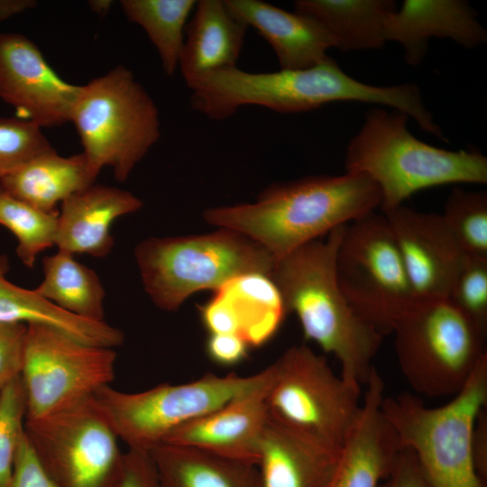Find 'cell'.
Wrapping results in <instances>:
<instances>
[{
  "instance_id": "cell-3",
  "label": "cell",
  "mask_w": 487,
  "mask_h": 487,
  "mask_svg": "<svg viewBox=\"0 0 487 487\" xmlns=\"http://www.w3.org/2000/svg\"><path fill=\"white\" fill-rule=\"evenodd\" d=\"M408 118L401 111L372 108L346 149V172L364 175L378 186L382 213L424 188L487 182L484 155L429 145L409 131Z\"/></svg>"
},
{
  "instance_id": "cell-10",
  "label": "cell",
  "mask_w": 487,
  "mask_h": 487,
  "mask_svg": "<svg viewBox=\"0 0 487 487\" xmlns=\"http://www.w3.org/2000/svg\"><path fill=\"white\" fill-rule=\"evenodd\" d=\"M24 432L55 487H118L124 453L93 395L25 419Z\"/></svg>"
},
{
  "instance_id": "cell-38",
  "label": "cell",
  "mask_w": 487,
  "mask_h": 487,
  "mask_svg": "<svg viewBox=\"0 0 487 487\" xmlns=\"http://www.w3.org/2000/svg\"><path fill=\"white\" fill-rule=\"evenodd\" d=\"M380 487H429L413 452L404 447L399 460L387 478V482Z\"/></svg>"
},
{
  "instance_id": "cell-24",
  "label": "cell",
  "mask_w": 487,
  "mask_h": 487,
  "mask_svg": "<svg viewBox=\"0 0 487 487\" xmlns=\"http://www.w3.org/2000/svg\"><path fill=\"white\" fill-rule=\"evenodd\" d=\"M149 453L158 487H261L257 467L252 463L164 443Z\"/></svg>"
},
{
  "instance_id": "cell-15",
  "label": "cell",
  "mask_w": 487,
  "mask_h": 487,
  "mask_svg": "<svg viewBox=\"0 0 487 487\" xmlns=\"http://www.w3.org/2000/svg\"><path fill=\"white\" fill-rule=\"evenodd\" d=\"M365 386L360 413L339 450L327 487H380L404 448L382 409L384 382L375 367Z\"/></svg>"
},
{
  "instance_id": "cell-8",
  "label": "cell",
  "mask_w": 487,
  "mask_h": 487,
  "mask_svg": "<svg viewBox=\"0 0 487 487\" xmlns=\"http://www.w3.org/2000/svg\"><path fill=\"white\" fill-rule=\"evenodd\" d=\"M271 365L251 376L212 372L187 383H161L140 392L106 385L93 397L118 439L149 452L174 429L270 383Z\"/></svg>"
},
{
  "instance_id": "cell-9",
  "label": "cell",
  "mask_w": 487,
  "mask_h": 487,
  "mask_svg": "<svg viewBox=\"0 0 487 487\" xmlns=\"http://www.w3.org/2000/svg\"><path fill=\"white\" fill-rule=\"evenodd\" d=\"M271 367L269 414L340 450L361 410V386L337 375L324 356L304 345L286 350Z\"/></svg>"
},
{
  "instance_id": "cell-40",
  "label": "cell",
  "mask_w": 487,
  "mask_h": 487,
  "mask_svg": "<svg viewBox=\"0 0 487 487\" xmlns=\"http://www.w3.org/2000/svg\"><path fill=\"white\" fill-rule=\"evenodd\" d=\"M37 5L34 0H0V22L33 9Z\"/></svg>"
},
{
  "instance_id": "cell-37",
  "label": "cell",
  "mask_w": 487,
  "mask_h": 487,
  "mask_svg": "<svg viewBox=\"0 0 487 487\" xmlns=\"http://www.w3.org/2000/svg\"><path fill=\"white\" fill-rule=\"evenodd\" d=\"M118 487H158L156 468L149 452L128 448Z\"/></svg>"
},
{
  "instance_id": "cell-11",
  "label": "cell",
  "mask_w": 487,
  "mask_h": 487,
  "mask_svg": "<svg viewBox=\"0 0 487 487\" xmlns=\"http://www.w3.org/2000/svg\"><path fill=\"white\" fill-rule=\"evenodd\" d=\"M335 274L354 312L383 336L418 299L389 224L375 211L345 225Z\"/></svg>"
},
{
  "instance_id": "cell-2",
  "label": "cell",
  "mask_w": 487,
  "mask_h": 487,
  "mask_svg": "<svg viewBox=\"0 0 487 487\" xmlns=\"http://www.w3.org/2000/svg\"><path fill=\"white\" fill-rule=\"evenodd\" d=\"M345 225L331 231L326 240L309 242L278 258L271 278L288 313L297 316L305 338L333 354L340 375L361 386L374 368L383 335L354 312L338 286L335 258Z\"/></svg>"
},
{
  "instance_id": "cell-27",
  "label": "cell",
  "mask_w": 487,
  "mask_h": 487,
  "mask_svg": "<svg viewBox=\"0 0 487 487\" xmlns=\"http://www.w3.org/2000/svg\"><path fill=\"white\" fill-rule=\"evenodd\" d=\"M43 280L35 291L60 308L93 321H104L105 289L92 269L59 251L43 258Z\"/></svg>"
},
{
  "instance_id": "cell-19",
  "label": "cell",
  "mask_w": 487,
  "mask_h": 487,
  "mask_svg": "<svg viewBox=\"0 0 487 487\" xmlns=\"http://www.w3.org/2000/svg\"><path fill=\"white\" fill-rule=\"evenodd\" d=\"M142 207V201L130 191L94 183L61 203L55 245L72 255L106 257L115 244L113 223Z\"/></svg>"
},
{
  "instance_id": "cell-5",
  "label": "cell",
  "mask_w": 487,
  "mask_h": 487,
  "mask_svg": "<svg viewBox=\"0 0 487 487\" xmlns=\"http://www.w3.org/2000/svg\"><path fill=\"white\" fill-rule=\"evenodd\" d=\"M487 403V356L446 404L430 408L404 392L384 397L382 409L403 447L415 455L429 487H484L474 463L472 436Z\"/></svg>"
},
{
  "instance_id": "cell-14",
  "label": "cell",
  "mask_w": 487,
  "mask_h": 487,
  "mask_svg": "<svg viewBox=\"0 0 487 487\" xmlns=\"http://www.w3.org/2000/svg\"><path fill=\"white\" fill-rule=\"evenodd\" d=\"M418 299L448 298L466 254L441 214L398 207L383 213Z\"/></svg>"
},
{
  "instance_id": "cell-28",
  "label": "cell",
  "mask_w": 487,
  "mask_h": 487,
  "mask_svg": "<svg viewBox=\"0 0 487 487\" xmlns=\"http://www.w3.org/2000/svg\"><path fill=\"white\" fill-rule=\"evenodd\" d=\"M126 18L141 26L155 47L165 74L178 69L185 29L195 0H122Z\"/></svg>"
},
{
  "instance_id": "cell-23",
  "label": "cell",
  "mask_w": 487,
  "mask_h": 487,
  "mask_svg": "<svg viewBox=\"0 0 487 487\" xmlns=\"http://www.w3.org/2000/svg\"><path fill=\"white\" fill-rule=\"evenodd\" d=\"M96 179L83 152L64 157L53 150L1 179L0 186L40 210L55 213L58 204Z\"/></svg>"
},
{
  "instance_id": "cell-36",
  "label": "cell",
  "mask_w": 487,
  "mask_h": 487,
  "mask_svg": "<svg viewBox=\"0 0 487 487\" xmlns=\"http://www.w3.org/2000/svg\"><path fill=\"white\" fill-rule=\"evenodd\" d=\"M251 346L236 334H208L205 344L210 361L224 367L234 366L244 362Z\"/></svg>"
},
{
  "instance_id": "cell-7",
  "label": "cell",
  "mask_w": 487,
  "mask_h": 487,
  "mask_svg": "<svg viewBox=\"0 0 487 487\" xmlns=\"http://www.w3.org/2000/svg\"><path fill=\"white\" fill-rule=\"evenodd\" d=\"M391 333L403 376L428 398L457 394L487 356L486 334L446 298L418 299Z\"/></svg>"
},
{
  "instance_id": "cell-30",
  "label": "cell",
  "mask_w": 487,
  "mask_h": 487,
  "mask_svg": "<svg viewBox=\"0 0 487 487\" xmlns=\"http://www.w3.org/2000/svg\"><path fill=\"white\" fill-rule=\"evenodd\" d=\"M466 255L487 256V192L455 187L441 214Z\"/></svg>"
},
{
  "instance_id": "cell-35",
  "label": "cell",
  "mask_w": 487,
  "mask_h": 487,
  "mask_svg": "<svg viewBox=\"0 0 487 487\" xmlns=\"http://www.w3.org/2000/svg\"><path fill=\"white\" fill-rule=\"evenodd\" d=\"M8 487H55L40 465L25 432L18 447Z\"/></svg>"
},
{
  "instance_id": "cell-4",
  "label": "cell",
  "mask_w": 487,
  "mask_h": 487,
  "mask_svg": "<svg viewBox=\"0 0 487 487\" xmlns=\"http://www.w3.org/2000/svg\"><path fill=\"white\" fill-rule=\"evenodd\" d=\"M146 293L165 311L192 294L216 290L247 273L271 277L277 258L247 236L226 228L199 235L149 237L134 248Z\"/></svg>"
},
{
  "instance_id": "cell-1",
  "label": "cell",
  "mask_w": 487,
  "mask_h": 487,
  "mask_svg": "<svg viewBox=\"0 0 487 487\" xmlns=\"http://www.w3.org/2000/svg\"><path fill=\"white\" fill-rule=\"evenodd\" d=\"M381 201L372 180L346 172L273 183L253 203L210 207L203 217L247 236L278 259L374 212Z\"/></svg>"
},
{
  "instance_id": "cell-26",
  "label": "cell",
  "mask_w": 487,
  "mask_h": 487,
  "mask_svg": "<svg viewBox=\"0 0 487 487\" xmlns=\"http://www.w3.org/2000/svg\"><path fill=\"white\" fill-rule=\"evenodd\" d=\"M234 316L239 335L251 347L268 343L289 314L283 298L271 277L247 273L215 290Z\"/></svg>"
},
{
  "instance_id": "cell-29",
  "label": "cell",
  "mask_w": 487,
  "mask_h": 487,
  "mask_svg": "<svg viewBox=\"0 0 487 487\" xmlns=\"http://www.w3.org/2000/svg\"><path fill=\"white\" fill-rule=\"evenodd\" d=\"M58 213L40 210L0 186V225L16 238V254L22 263L33 268L38 255L55 245Z\"/></svg>"
},
{
  "instance_id": "cell-12",
  "label": "cell",
  "mask_w": 487,
  "mask_h": 487,
  "mask_svg": "<svg viewBox=\"0 0 487 487\" xmlns=\"http://www.w3.org/2000/svg\"><path fill=\"white\" fill-rule=\"evenodd\" d=\"M115 360L113 348L83 344L44 324H28L21 373L25 419L47 415L110 385Z\"/></svg>"
},
{
  "instance_id": "cell-41",
  "label": "cell",
  "mask_w": 487,
  "mask_h": 487,
  "mask_svg": "<svg viewBox=\"0 0 487 487\" xmlns=\"http://www.w3.org/2000/svg\"><path fill=\"white\" fill-rule=\"evenodd\" d=\"M111 0H91L88 1L90 9L97 14H105L112 6Z\"/></svg>"
},
{
  "instance_id": "cell-13",
  "label": "cell",
  "mask_w": 487,
  "mask_h": 487,
  "mask_svg": "<svg viewBox=\"0 0 487 487\" xmlns=\"http://www.w3.org/2000/svg\"><path fill=\"white\" fill-rule=\"evenodd\" d=\"M79 87L58 75L28 37L0 32V98L17 116L41 128L60 126L69 122Z\"/></svg>"
},
{
  "instance_id": "cell-39",
  "label": "cell",
  "mask_w": 487,
  "mask_h": 487,
  "mask_svg": "<svg viewBox=\"0 0 487 487\" xmlns=\"http://www.w3.org/2000/svg\"><path fill=\"white\" fill-rule=\"evenodd\" d=\"M472 450L480 476L483 479L487 474V413L482 409L474 424L472 436Z\"/></svg>"
},
{
  "instance_id": "cell-32",
  "label": "cell",
  "mask_w": 487,
  "mask_h": 487,
  "mask_svg": "<svg viewBox=\"0 0 487 487\" xmlns=\"http://www.w3.org/2000/svg\"><path fill=\"white\" fill-rule=\"evenodd\" d=\"M53 150L35 123L19 116L0 117V179Z\"/></svg>"
},
{
  "instance_id": "cell-31",
  "label": "cell",
  "mask_w": 487,
  "mask_h": 487,
  "mask_svg": "<svg viewBox=\"0 0 487 487\" xmlns=\"http://www.w3.org/2000/svg\"><path fill=\"white\" fill-rule=\"evenodd\" d=\"M26 399L21 375L0 391V487H8L24 434Z\"/></svg>"
},
{
  "instance_id": "cell-6",
  "label": "cell",
  "mask_w": 487,
  "mask_h": 487,
  "mask_svg": "<svg viewBox=\"0 0 487 487\" xmlns=\"http://www.w3.org/2000/svg\"><path fill=\"white\" fill-rule=\"evenodd\" d=\"M69 122L92 173L109 167L117 181L128 179L161 136L155 102L124 65L80 86Z\"/></svg>"
},
{
  "instance_id": "cell-21",
  "label": "cell",
  "mask_w": 487,
  "mask_h": 487,
  "mask_svg": "<svg viewBox=\"0 0 487 487\" xmlns=\"http://www.w3.org/2000/svg\"><path fill=\"white\" fill-rule=\"evenodd\" d=\"M247 29L225 0L196 1L178 66L186 85L189 87L208 73L236 67Z\"/></svg>"
},
{
  "instance_id": "cell-17",
  "label": "cell",
  "mask_w": 487,
  "mask_h": 487,
  "mask_svg": "<svg viewBox=\"0 0 487 487\" xmlns=\"http://www.w3.org/2000/svg\"><path fill=\"white\" fill-rule=\"evenodd\" d=\"M432 37L448 38L469 49L486 42L487 32L462 0H406L387 17L386 41L400 43L409 65L422 61Z\"/></svg>"
},
{
  "instance_id": "cell-25",
  "label": "cell",
  "mask_w": 487,
  "mask_h": 487,
  "mask_svg": "<svg viewBox=\"0 0 487 487\" xmlns=\"http://www.w3.org/2000/svg\"><path fill=\"white\" fill-rule=\"evenodd\" d=\"M391 0H298L294 11L318 22L343 51L378 49L386 42Z\"/></svg>"
},
{
  "instance_id": "cell-20",
  "label": "cell",
  "mask_w": 487,
  "mask_h": 487,
  "mask_svg": "<svg viewBox=\"0 0 487 487\" xmlns=\"http://www.w3.org/2000/svg\"><path fill=\"white\" fill-rule=\"evenodd\" d=\"M231 11L272 48L280 69H303L327 57L335 42L313 18L261 0H225Z\"/></svg>"
},
{
  "instance_id": "cell-22",
  "label": "cell",
  "mask_w": 487,
  "mask_h": 487,
  "mask_svg": "<svg viewBox=\"0 0 487 487\" xmlns=\"http://www.w3.org/2000/svg\"><path fill=\"white\" fill-rule=\"evenodd\" d=\"M9 260L0 254V322L44 324L87 345L114 348L124 341V333L105 321H93L72 315L35 289L20 287L7 280Z\"/></svg>"
},
{
  "instance_id": "cell-18",
  "label": "cell",
  "mask_w": 487,
  "mask_h": 487,
  "mask_svg": "<svg viewBox=\"0 0 487 487\" xmlns=\"http://www.w3.org/2000/svg\"><path fill=\"white\" fill-rule=\"evenodd\" d=\"M339 450L281 423L268 412L256 467L261 487H327Z\"/></svg>"
},
{
  "instance_id": "cell-16",
  "label": "cell",
  "mask_w": 487,
  "mask_h": 487,
  "mask_svg": "<svg viewBox=\"0 0 487 487\" xmlns=\"http://www.w3.org/2000/svg\"><path fill=\"white\" fill-rule=\"evenodd\" d=\"M270 383L174 429L163 443L256 465L268 418L266 398Z\"/></svg>"
},
{
  "instance_id": "cell-34",
  "label": "cell",
  "mask_w": 487,
  "mask_h": 487,
  "mask_svg": "<svg viewBox=\"0 0 487 487\" xmlns=\"http://www.w3.org/2000/svg\"><path fill=\"white\" fill-rule=\"evenodd\" d=\"M27 325L0 322V391L22 373Z\"/></svg>"
},
{
  "instance_id": "cell-33",
  "label": "cell",
  "mask_w": 487,
  "mask_h": 487,
  "mask_svg": "<svg viewBox=\"0 0 487 487\" xmlns=\"http://www.w3.org/2000/svg\"><path fill=\"white\" fill-rule=\"evenodd\" d=\"M447 299L487 333V256L466 255Z\"/></svg>"
}]
</instances>
